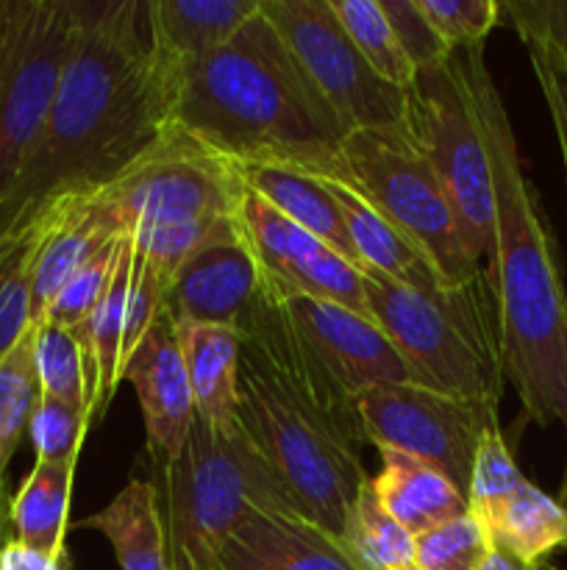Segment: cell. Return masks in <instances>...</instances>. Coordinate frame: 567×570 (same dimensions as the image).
<instances>
[{"mask_svg":"<svg viewBox=\"0 0 567 570\" xmlns=\"http://www.w3.org/2000/svg\"><path fill=\"white\" fill-rule=\"evenodd\" d=\"M176 83L153 59L139 0L89 3L42 128L0 200V234L61 195L109 187L170 120Z\"/></svg>","mask_w":567,"mask_h":570,"instance_id":"cell-1","label":"cell"},{"mask_svg":"<svg viewBox=\"0 0 567 570\" xmlns=\"http://www.w3.org/2000/svg\"><path fill=\"white\" fill-rule=\"evenodd\" d=\"M239 334V426L295 510L342 538L370 482L356 401L317 367L270 289H259Z\"/></svg>","mask_w":567,"mask_h":570,"instance_id":"cell-2","label":"cell"},{"mask_svg":"<svg viewBox=\"0 0 567 570\" xmlns=\"http://www.w3.org/2000/svg\"><path fill=\"white\" fill-rule=\"evenodd\" d=\"M493 167L495 289L506 382L537 426L567 432V293L543 204L523 170L509 111L484 59V45L459 50Z\"/></svg>","mask_w":567,"mask_h":570,"instance_id":"cell-3","label":"cell"},{"mask_svg":"<svg viewBox=\"0 0 567 570\" xmlns=\"http://www.w3.org/2000/svg\"><path fill=\"white\" fill-rule=\"evenodd\" d=\"M237 165L342 178L348 128L320 98L265 14L176 76L170 120Z\"/></svg>","mask_w":567,"mask_h":570,"instance_id":"cell-4","label":"cell"},{"mask_svg":"<svg viewBox=\"0 0 567 570\" xmlns=\"http://www.w3.org/2000/svg\"><path fill=\"white\" fill-rule=\"evenodd\" d=\"M370 317L420 387L498 410L506 387L504 343L487 271L461 284L411 289L361 267Z\"/></svg>","mask_w":567,"mask_h":570,"instance_id":"cell-5","label":"cell"},{"mask_svg":"<svg viewBox=\"0 0 567 570\" xmlns=\"http://www.w3.org/2000/svg\"><path fill=\"white\" fill-rule=\"evenodd\" d=\"M161 465L170 570H211L228 534L250 512L295 510L239 421L215 429L195 412L181 451Z\"/></svg>","mask_w":567,"mask_h":570,"instance_id":"cell-6","label":"cell"},{"mask_svg":"<svg viewBox=\"0 0 567 570\" xmlns=\"http://www.w3.org/2000/svg\"><path fill=\"white\" fill-rule=\"evenodd\" d=\"M342 178L389 226L428 256L445 284L484 271L437 173L409 131H350L342 142Z\"/></svg>","mask_w":567,"mask_h":570,"instance_id":"cell-7","label":"cell"},{"mask_svg":"<svg viewBox=\"0 0 567 570\" xmlns=\"http://www.w3.org/2000/svg\"><path fill=\"white\" fill-rule=\"evenodd\" d=\"M406 98L409 137L437 173L467 245L487 271L495 254L493 167L459 50L439 65L417 70Z\"/></svg>","mask_w":567,"mask_h":570,"instance_id":"cell-8","label":"cell"},{"mask_svg":"<svg viewBox=\"0 0 567 570\" xmlns=\"http://www.w3.org/2000/svg\"><path fill=\"white\" fill-rule=\"evenodd\" d=\"M128 232L239 220L245 181L237 161L167 122L153 142L100 189Z\"/></svg>","mask_w":567,"mask_h":570,"instance_id":"cell-9","label":"cell"},{"mask_svg":"<svg viewBox=\"0 0 567 570\" xmlns=\"http://www.w3.org/2000/svg\"><path fill=\"white\" fill-rule=\"evenodd\" d=\"M81 22V0H0V200L31 150Z\"/></svg>","mask_w":567,"mask_h":570,"instance_id":"cell-10","label":"cell"},{"mask_svg":"<svg viewBox=\"0 0 567 570\" xmlns=\"http://www.w3.org/2000/svg\"><path fill=\"white\" fill-rule=\"evenodd\" d=\"M261 14L350 131H409L406 89L365 61L328 0H259Z\"/></svg>","mask_w":567,"mask_h":570,"instance_id":"cell-11","label":"cell"},{"mask_svg":"<svg viewBox=\"0 0 567 570\" xmlns=\"http://www.w3.org/2000/svg\"><path fill=\"white\" fill-rule=\"evenodd\" d=\"M365 443L428 462L467 495L472 460L498 410L434 393L420 384H387L356 399Z\"/></svg>","mask_w":567,"mask_h":570,"instance_id":"cell-12","label":"cell"},{"mask_svg":"<svg viewBox=\"0 0 567 570\" xmlns=\"http://www.w3.org/2000/svg\"><path fill=\"white\" fill-rule=\"evenodd\" d=\"M239 234L253 256L261 287L272 295L331 301L370 317L361 267L287 220L250 187H245L239 206Z\"/></svg>","mask_w":567,"mask_h":570,"instance_id":"cell-13","label":"cell"},{"mask_svg":"<svg viewBox=\"0 0 567 570\" xmlns=\"http://www.w3.org/2000/svg\"><path fill=\"white\" fill-rule=\"evenodd\" d=\"M278 298V295H276ZM311 360L348 399L387 384H417L376 321L331 301L278 298Z\"/></svg>","mask_w":567,"mask_h":570,"instance_id":"cell-14","label":"cell"},{"mask_svg":"<svg viewBox=\"0 0 567 570\" xmlns=\"http://www.w3.org/2000/svg\"><path fill=\"white\" fill-rule=\"evenodd\" d=\"M211 570H361L337 534L295 510H253L217 551Z\"/></svg>","mask_w":567,"mask_h":570,"instance_id":"cell-15","label":"cell"},{"mask_svg":"<svg viewBox=\"0 0 567 570\" xmlns=\"http://www.w3.org/2000/svg\"><path fill=\"white\" fill-rule=\"evenodd\" d=\"M120 382L137 390L150 449L161 462L176 456L195 421V401L167 312H161L142 343L122 362Z\"/></svg>","mask_w":567,"mask_h":570,"instance_id":"cell-16","label":"cell"},{"mask_svg":"<svg viewBox=\"0 0 567 570\" xmlns=\"http://www.w3.org/2000/svg\"><path fill=\"white\" fill-rule=\"evenodd\" d=\"M259 289V271L239 234L198 250L178 267L167 289L165 312L172 321L239 328Z\"/></svg>","mask_w":567,"mask_h":570,"instance_id":"cell-17","label":"cell"},{"mask_svg":"<svg viewBox=\"0 0 567 570\" xmlns=\"http://www.w3.org/2000/svg\"><path fill=\"white\" fill-rule=\"evenodd\" d=\"M142 9L150 53L176 83L178 72L231 42L259 14V0H148Z\"/></svg>","mask_w":567,"mask_h":570,"instance_id":"cell-18","label":"cell"},{"mask_svg":"<svg viewBox=\"0 0 567 570\" xmlns=\"http://www.w3.org/2000/svg\"><path fill=\"white\" fill-rule=\"evenodd\" d=\"M172 332H176L189 390H192L195 412L200 421L215 429L237 426L239 348H242L239 328L172 321Z\"/></svg>","mask_w":567,"mask_h":570,"instance_id":"cell-19","label":"cell"},{"mask_svg":"<svg viewBox=\"0 0 567 570\" xmlns=\"http://www.w3.org/2000/svg\"><path fill=\"white\" fill-rule=\"evenodd\" d=\"M128 232L120 215L103 200V195L89 193L76 204V209L61 220V226L44 239L33 265L31 282V328L48 315L50 304L61 293L72 273L87 265L106 243Z\"/></svg>","mask_w":567,"mask_h":570,"instance_id":"cell-20","label":"cell"},{"mask_svg":"<svg viewBox=\"0 0 567 570\" xmlns=\"http://www.w3.org/2000/svg\"><path fill=\"white\" fill-rule=\"evenodd\" d=\"M381 471L370 476L378 504L409 534L431 532L442 523L467 515V495L428 462L392 449H378Z\"/></svg>","mask_w":567,"mask_h":570,"instance_id":"cell-21","label":"cell"},{"mask_svg":"<svg viewBox=\"0 0 567 570\" xmlns=\"http://www.w3.org/2000/svg\"><path fill=\"white\" fill-rule=\"evenodd\" d=\"M239 173H242L245 187L261 195L287 220L306 228L339 256L359 265L337 195L322 178L281 165H239Z\"/></svg>","mask_w":567,"mask_h":570,"instance_id":"cell-22","label":"cell"},{"mask_svg":"<svg viewBox=\"0 0 567 570\" xmlns=\"http://www.w3.org/2000/svg\"><path fill=\"white\" fill-rule=\"evenodd\" d=\"M322 181L337 195L350 243H354L361 267L381 273V276L411 289L445 287L442 276L428 262V256L406 234L389 226L350 184L337 181V178H322Z\"/></svg>","mask_w":567,"mask_h":570,"instance_id":"cell-23","label":"cell"},{"mask_svg":"<svg viewBox=\"0 0 567 570\" xmlns=\"http://www.w3.org/2000/svg\"><path fill=\"white\" fill-rule=\"evenodd\" d=\"M76 527L103 534L120 570H170L159 490L145 479L128 482L103 510Z\"/></svg>","mask_w":567,"mask_h":570,"instance_id":"cell-24","label":"cell"},{"mask_svg":"<svg viewBox=\"0 0 567 570\" xmlns=\"http://www.w3.org/2000/svg\"><path fill=\"white\" fill-rule=\"evenodd\" d=\"M128 287H131V232H128L126 248L117 262L106 293L100 295L98 306L83 326L72 328L81 340L83 356L89 367V387H92V423L100 421L120 387L122 365V334H126V304Z\"/></svg>","mask_w":567,"mask_h":570,"instance_id":"cell-25","label":"cell"},{"mask_svg":"<svg viewBox=\"0 0 567 570\" xmlns=\"http://www.w3.org/2000/svg\"><path fill=\"white\" fill-rule=\"evenodd\" d=\"M72 465L33 462L31 473L20 484L14 499H9V534L17 543L50 557H64L67 515L72 495Z\"/></svg>","mask_w":567,"mask_h":570,"instance_id":"cell-26","label":"cell"},{"mask_svg":"<svg viewBox=\"0 0 567 570\" xmlns=\"http://www.w3.org/2000/svg\"><path fill=\"white\" fill-rule=\"evenodd\" d=\"M487 538L523 566L539 568L550 562L554 551L567 549V507L526 479L495 518Z\"/></svg>","mask_w":567,"mask_h":570,"instance_id":"cell-27","label":"cell"},{"mask_svg":"<svg viewBox=\"0 0 567 570\" xmlns=\"http://www.w3.org/2000/svg\"><path fill=\"white\" fill-rule=\"evenodd\" d=\"M339 540L361 570H420L417 538L378 504L370 482L361 488L359 499L350 507Z\"/></svg>","mask_w":567,"mask_h":570,"instance_id":"cell-28","label":"cell"},{"mask_svg":"<svg viewBox=\"0 0 567 570\" xmlns=\"http://www.w3.org/2000/svg\"><path fill=\"white\" fill-rule=\"evenodd\" d=\"M33 371H37L39 395L89 412V404H92L89 367L81 340L72 328L48 321L33 326Z\"/></svg>","mask_w":567,"mask_h":570,"instance_id":"cell-29","label":"cell"},{"mask_svg":"<svg viewBox=\"0 0 567 570\" xmlns=\"http://www.w3.org/2000/svg\"><path fill=\"white\" fill-rule=\"evenodd\" d=\"M328 3L367 65L392 87L409 89L417 70L406 56L400 39L395 37L381 9V0H328Z\"/></svg>","mask_w":567,"mask_h":570,"instance_id":"cell-30","label":"cell"},{"mask_svg":"<svg viewBox=\"0 0 567 570\" xmlns=\"http://www.w3.org/2000/svg\"><path fill=\"white\" fill-rule=\"evenodd\" d=\"M39 399L37 371H33V328L0 362V501H6V473L22 434L31 423L33 404Z\"/></svg>","mask_w":567,"mask_h":570,"instance_id":"cell-31","label":"cell"},{"mask_svg":"<svg viewBox=\"0 0 567 570\" xmlns=\"http://www.w3.org/2000/svg\"><path fill=\"white\" fill-rule=\"evenodd\" d=\"M526 476L517 468L515 454H511L509 443H506L500 426H489L484 432L481 443H478L476 460H472L470 484H467V512L481 523L484 532H489L495 518L506 507Z\"/></svg>","mask_w":567,"mask_h":570,"instance_id":"cell-32","label":"cell"},{"mask_svg":"<svg viewBox=\"0 0 567 570\" xmlns=\"http://www.w3.org/2000/svg\"><path fill=\"white\" fill-rule=\"evenodd\" d=\"M89 423H92V415L81 406L39 395L31 412V423H28L37 462L76 468Z\"/></svg>","mask_w":567,"mask_h":570,"instance_id":"cell-33","label":"cell"},{"mask_svg":"<svg viewBox=\"0 0 567 570\" xmlns=\"http://www.w3.org/2000/svg\"><path fill=\"white\" fill-rule=\"evenodd\" d=\"M128 232H122L120 237H115L111 243H106L87 265L78 267L70 276V282L61 287V293L56 295V301L50 304L44 321L59 323V326L78 328L89 321V315L98 306L100 295L106 293L111 282V273H115L117 262H120L122 248H126ZM42 321V323H44Z\"/></svg>","mask_w":567,"mask_h":570,"instance_id":"cell-34","label":"cell"},{"mask_svg":"<svg viewBox=\"0 0 567 570\" xmlns=\"http://www.w3.org/2000/svg\"><path fill=\"white\" fill-rule=\"evenodd\" d=\"M489 551V538L481 523L467 512L417 538L420 570H476Z\"/></svg>","mask_w":567,"mask_h":570,"instance_id":"cell-35","label":"cell"},{"mask_svg":"<svg viewBox=\"0 0 567 570\" xmlns=\"http://www.w3.org/2000/svg\"><path fill=\"white\" fill-rule=\"evenodd\" d=\"M417 6L454 53L484 45L487 33L500 22L498 0H417Z\"/></svg>","mask_w":567,"mask_h":570,"instance_id":"cell-36","label":"cell"},{"mask_svg":"<svg viewBox=\"0 0 567 570\" xmlns=\"http://www.w3.org/2000/svg\"><path fill=\"white\" fill-rule=\"evenodd\" d=\"M167 282L165 273L142 256L139 250H133L131 243V287H128V304H126V334H122V362L133 354L139 343H142L145 334L150 332L156 321L165 312ZM122 371V365H120Z\"/></svg>","mask_w":567,"mask_h":570,"instance_id":"cell-37","label":"cell"},{"mask_svg":"<svg viewBox=\"0 0 567 570\" xmlns=\"http://www.w3.org/2000/svg\"><path fill=\"white\" fill-rule=\"evenodd\" d=\"M500 20L515 28L523 45H545L567 65V0H504Z\"/></svg>","mask_w":567,"mask_h":570,"instance_id":"cell-38","label":"cell"},{"mask_svg":"<svg viewBox=\"0 0 567 570\" xmlns=\"http://www.w3.org/2000/svg\"><path fill=\"white\" fill-rule=\"evenodd\" d=\"M381 9L387 14L389 26H392L395 37L404 45L406 56L411 59L415 70H426V67L439 65L448 59L454 50L437 37L431 22L420 11L417 0H381Z\"/></svg>","mask_w":567,"mask_h":570,"instance_id":"cell-39","label":"cell"},{"mask_svg":"<svg viewBox=\"0 0 567 570\" xmlns=\"http://www.w3.org/2000/svg\"><path fill=\"white\" fill-rule=\"evenodd\" d=\"M531 70L537 76L539 92L548 106L550 122H554L556 142L561 150V165L567 173V65L556 53H550L545 45H526Z\"/></svg>","mask_w":567,"mask_h":570,"instance_id":"cell-40","label":"cell"},{"mask_svg":"<svg viewBox=\"0 0 567 570\" xmlns=\"http://www.w3.org/2000/svg\"><path fill=\"white\" fill-rule=\"evenodd\" d=\"M0 570H72L70 557H50L17 540H6L0 549Z\"/></svg>","mask_w":567,"mask_h":570,"instance_id":"cell-41","label":"cell"},{"mask_svg":"<svg viewBox=\"0 0 567 570\" xmlns=\"http://www.w3.org/2000/svg\"><path fill=\"white\" fill-rule=\"evenodd\" d=\"M476 570H534V568L523 566V562L517 560V557H511L509 551H504L500 546L489 543V551L484 554L481 566H478Z\"/></svg>","mask_w":567,"mask_h":570,"instance_id":"cell-42","label":"cell"},{"mask_svg":"<svg viewBox=\"0 0 567 570\" xmlns=\"http://www.w3.org/2000/svg\"><path fill=\"white\" fill-rule=\"evenodd\" d=\"M9 499L0 501V549H3V543L9 540Z\"/></svg>","mask_w":567,"mask_h":570,"instance_id":"cell-43","label":"cell"},{"mask_svg":"<svg viewBox=\"0 0 567 570\" xmlns=\"http://www.w3.org/2000/svg\"><path fill=\"white\" fill-rule=\"evenodd\" d=\"M559 501L567 507V468H565V482H561V495H559Z\"/></svg>","mask_w":567,"mask_h":570,"instance_id":"cell-44","label":"cell"},{"mask_svg":"<svg viewBox=\"0 0 567 570\" xmlns=\"http://www.w3.org/2000/svg\"><path fill=\"white\" fill-rule=\"evenodd\" d=\"M534 570H561V568H556L554 562H543V566H539V568H534Z\"/></svg>","mask_w":567,"mask_h":570,"instance_id":"cell-45","label":"cell"}]
</instances>
